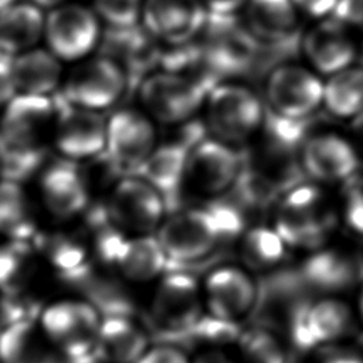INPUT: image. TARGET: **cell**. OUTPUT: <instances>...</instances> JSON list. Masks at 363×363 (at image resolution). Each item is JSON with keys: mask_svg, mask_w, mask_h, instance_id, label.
Here are the masks:
<instances>
[{"mask_svg": "<svg viewBox=\"0 0 363 363\" xmlns=\"http://www.w3.org/2000/svg\"><path fill=\"white\" fill-rule=\"evenodd\" d=\"M242 234L240 213L227 204L179 211L163 220L156 237L169 259L190 262L208 255L221 240Z\"/></svg>", "mask_w": 363, "mask_h": 363, "instance_id": "obj_1", "label": "cell"}, {"mask_svg": "<svg viewBox=\"0 0 363 363\" xmlns=\"http://www.w3.org/2000/svg\"><path fill=\"white\" fill-rule=\"evenodd\" d=\"M332 227L333 216L320 189L301 183L285 193L274 221L288 248L309 251L326 245Z\"/></svg>", "mask_w": 363, "mask_h": 363, "instance_id": "obj_2", "label": "cell"}, {"mask_svg": "<svg viewBox=\"0 0 363 363\" xmlns=\"http://www.w3.org/2000/svg\"><path fill=\"white\" fill-rule=\"evenodd\" d=\"M102 318L89 301L62 299L43 308L37 323L62 357L74 359L95 352Z\"/></svg>", "mask_w": 363, "mask_h": 363, "instance_id": "obj_3", "label": "cell"}, {"mask_svg": "<svg viewBox=\"0 0 363 363\" xmlns=\"http://www.w3.org/2000/svg\"><path fill=\"white\" fill-rule=\"evenodd\" d=\"M210 89L211 86L197 75L167 69L149 74L140 82L139 99L153 121L176 125L191 119Z\"/></svg>", "mask_w": 363, "mask_h": 363, "instance_id": "obj_4", "label": "cell"}, {"mask_svg": "<svg viewBox=\"0 0 363 363\" xmlns=\"http://www.w3.org/2000/svg\"><path fill=\"white\" fill-rule=\"evenodd\" d=\"M207 126L225 143L248 140L265 118V105L248 86L218 82L207 94Z\"/></svg>", "mask_w": 363, "mask_h": 363, "instance_id": "obj_5", "label": "cell"}, {"mask_svg": "<svg viewBox=\"0 0 363 363\" xmlns=\"http://www.w3.org/2000/svg\"><path fill=\"white\" fill-rule=\"evenodd\" d=\"M109 221L128 235L156 234L164 220V196L142 176H126L112 187L105 204Z\"/></svg>", "mask_w": 363, "mask_h": 363, "instance_id": "obj_6", "label": "cell"}, {"mask_svg": "<svg viewBox=\"0 0 363 363\" xmlns=\"http://www.w3.org/2000/svg\"><path fill=\"white\" fill-rule=\"evenodd\" d=\"M99 17L82 4L64 3L45 13L44 41L61 61L88 58L101 37Z\"/></svg>", "mask_w": 363, "mask_h": 363, "instance_id": "obj_7", "label": "cell"}, {"mask_svg": "<svg viewBox=\"0 0 363 363\" xmlns=\"http://www.w3.org/2000/svg\"><path fill=\"white\" fill-rule=\"evenodd\" d=\"M62 86L71 105L101 112L123 95L126 74L112 58L88 57L75 62Z\"/></svg>", "mask_w": 363, "mask_h": 363, "instance_id": "obj_8", "label": "cell"}, {"mask_svg": "<svg viewBox=\"0 0 363 363\" xmlns=\"http://www.w3.org/2000/svg\"><path fill=\"white\" fill-rule=\"evenodd\" d=\"M244 164V153L220 139L203 138L189 152L184 183L199 194L218 196L234 187Z\"/></svg>", "mask_w": 363, "mask_h": 363, "instance_id": "obj_9", "label": "cell"}, {"mask_svg": "<svg viewBox=\"0 0 363 363\" xmlns=\"http://www.w3.org/2000/svg\"><path fill=\"white\" fill-rule=\"evenodd\" d=\"M55 118L48 96L17 92L3 105L0 116L1 139L16 152L34 150L47 138H51Z\"/></svg>", "mask_w": 363, "mask_h": 363, "instance_id": "obj_10", "label": "cell"}, {"mask_svg": "<svg viewBox=\"0 0 363 363\" xmlns=\"http://www.w3.org/2000/svg\"><path fill=\"white\" fill-rule=\"evenodd\" d=\"M204 311L201 284L187 272H170L157 281L150 299V318L166 332L194 326Z\"/></svg>", "mask_w": 363, "mask_h": 363, "instance_id": "obj_11", "label": "cell"}, {"mask_svg": "<svg viewBox=\"0 0 363 363\" xmlns=\"http://www.w3.org/2000/svg\"><path fill=\"white\" fill-rule=\"evenodd\" d=\"M265 96V106L274 113L289 119H306L323 104V84L303 67L281 64L267 77Z\"/></svg>", "mask_w": 363, "mask_h": 363, "instance_id": "obj_12", "label": "cell"}, {"mask_svg": "<svg viewBox=\"0 0 363 363\" xmlns=\"http://www.w3.org/2000/svg\"><path fill=\"white\" fill-rule=\"evenodd\" d=\"M204 311L211 318L234 323L254 306L257 286L247 268L221 265L210 271L201 282Z\"/></svg>", "mask_w": 363, "mask_h": 363, "instance_id": "obj_13", "label": "cell"}, {"mask_svg": "<svg viewBox=\"0 0 363 363\" xmlns=\"http://www.w3.org/2000/svg\"><path fill=\"white\" fill-rule=\"evenodd\" d=\"M208 11L201 0H143L140 21L159 41L183 45L206 27Z\"/></svg>", "mask_w": 363, "mask_h": 363, "instance_id": "obj_14", "label": "cell"}, {"mask_svg": "<svg viewBox=\"0 0 363 363\" xmlns=\"http://www.w3.org/2000/svg\"><path fill=\"white\" fill-rule=\"evenodd\" d=\"M155 147L156 130L146 112L126 108L108 118L105 153L115 164L138 172Z\"/></svg>", "mask_w": 363, "mask_h": 363, "instance_id": "obj_15", "label": "cell"}, {"mask_svg": "<svg viewBox=\"0 0 363 363\" xmlns=\"http://www.w3.org/2000/svg\"><path fill=\"white\" fill-rule=\"evenodd\" d=\"M106 121L99 111L71 105L57 115L51 140L69 162L92 159L105 152Z\"/></svg>", "mask_w": 363, "mask_h": 363, "instance_id": "obj_16", "label": "cell"}, {"mask_svg": "<svg viewBox=\"0 0 363 363\" xmlns=\"http://www.w3.org/2000/svg\"><path fill=\"white\" fill-rule=\"evenodd\" d=\"M352 325L350 306L339 298L325 296L298 312L292 323V337L302 349L329 346L346 336Z\"/></svg>", "mask_w": 363, "mask_h": 363, "instance_id": "obj_17", "label": "cell"}, {"mask_svg": "<svg viewBox=\"0 0 363 363\" xmlns=\"http://www.w3.org/2000/svg\"><path fill=\"white\" fill-rule=\"evenodd\" d=\"M301 166L306 174L322 182L353 177L359 167L357 149L336 133H316L301 146Z\"/></svg>", "mask_w": 363, "mask_h": 363, "instance_id": "obj_18", "label": "cell"}, {"mask_svg": "<svg viewBox=\"0 0 363 363\" xmlns=\"http://www.w3.org/2000/svg\"><path fill=\"white\" fill-rule=\"evenodd\" d=\"M44 208L58 220H71L85 211L89 203L88 184L75 166L55 163L44 169L38 180Z\"/></svg>", "mask_w": 363, "mask_h": 363, "instance_id": "obj_19", "label": "cell"}, {"mask_svg": "<svg viewBox=\"0 0 363 363\" xmlns=\"http://www.w3.org/2000/svg\"><path fill=\"white\" fill-rule=\"evenodd\" d=\"M203 138L204 126L200 122H190L186 125L180 140L155 147L150 156L138 169L139 176L152 183L163 196L176 194L184 183L189 152Z\"/></svg>", "mask_w": 363, "mask_h": 363, "instance_id": "obj_20", "label": "cell"}, {"mask_svg": "<svg viewBox=\"0 0 363 363\" xmlns=\"http://www.w3.org/2000/svg\"><path fill=\"white\" fill-rule=\"evenodd\" d=\"M292 0H248L245 27L264 45L292 50L298 38V14Z\"/></svg>", "mask_w": 363, "mask_h": 363, "instance_id": "obj_21", "label": "cell"}, {"mask_svg": "<svg viewBox=\"0 0 363 363\" xmlns=\"http://www.w3.org/2000/svg\"><path fill=\"white\" fill-rule=\"evenodd\" d=\"M302 50L309 62L328 75L350 67L356 58V45L346 26L333 18L309 30L302 40Z\"/></svg>", "mask_w": 363, "mask_h": 363, "instance_id": "obj_22", "label": "cell"}, {"mask_svg": "<svg viewBox=\"0 0 363 363\" xmlns=\"http://www.w3.org/2000/svg\"><path fill=\"white\" fill-rule=\"evenodd\" d=\"M149 349L145 330L128 315H105L95 354L102 363H136Z\"/></svg>", "mask_w": 363, "mask_h": 363, "instance_id": "obj_23", "label": "cell"}, {"mask_svg": "<svg viewBox=\"0 0 363 363\" xmlns=\"http://www.w3.org/2000/svg\"><path fill=\"white\" fill-rule=\"evenodd\" d=\"M169 258L156 234L126 235L118 248L113 265L119 275L135 284L159 279Z\"/></svg>", "mask_w": 363, "mask_h": 363, "instance_id": "obj_24", "label": "cell"}, {"mask_svg": "<svg viewBox=\"0 0 363 363\" xmlns=\"http://www.w3.org/2000/svg\"><path fill=\"white\" fill-rule=\"evenodd\" d=\"M0 363H64L35 320L16 322L0 332Z\"/></svg>", "mask_w": 363, "mask_h": 363, "instance_id": "obj_25", "label": "cell"}, {"mask_svg": "<svg viewBox=\"0 0 363 363\" xmlns=\"http://www.w3.org/2000/svg\"><path fill=\"white\" fill-rule=\"evenodd\" d=\"M13 77L20 94L48 96L62 81V61L47 47L14 55Z\"/></svg>", "mask_w": 363, "mask_h": 363, "instance_id": "obj_26", "label": "cell"}, {"mask_svg": "<svg viewBox=\"0 0 363 363\" xmlns=\"http://www.w3.org/2000/svg\"><path fill=\"white\" fill-rule=\"evenodd\" d=\"M45 14L41 7L28 3H17L0 11V50L17 55L37 47L44 38Z\"/></svg>", "mask_w": 363, "mask_h": 363, "instance_id": "obj_27", "label": "cell"}, {"mask_svg": "<svg viewBox=\"0 0 363 363\" xmlns=\"http://www.w3.org/2000/svg\"><path fill=\"white\" fill-rule=\"evenodd\" d=\"M41 257L64 279H85L92 267V257L81 238L68 234L41 237L37 245Z\"/></svg>", "mask_w": 363, "mask_h": 363, "instance_id": "obj_28", "label": "cell"}, {"mask_svg": "<svg viewBox=\"0 0 363 363\" xmlns=\"http://www.w3.org/2000/svg\"><path fill=\"white\" fill-rule=\"evenodd\" d=\"M37 233L31 200L13 179L0 180V235L7 240L30 241Z\"/></svg>", "mask_w": 363, "mask_h": 363, "instance_id": "obj_29", "label": "cell"}, {"mask_svg": "<svg viewBox=\"0 0 363 363\" xmlns=\"http://www.w3.org/2000/svg\"><path fill=\"white\" fill-rule=\"evenodd\" d=\"M303 274L306 279L316 288L328 292H335L346 288L354 279L353 259L337 248L323 245L305 261Z\"/></svg>", "mask_w": 363, "mask_h": 363, "instance_id": "obj_30", "label": "cell"}, {"mask_svg": "<svg viewBox=\"0 0 363 363\" xmlns=\"http://www.w3.org/2000/svg\"><path fill=\"white\" fill-rule=\"evenodd\" d=\"M35 274L37 255L30 241L7 240L0 245V294H27Z\"/></svg>", "mask_w": 363, "mask_h": 363, "instance_id": "obj_31", "label": "cell"}, {"mask_svg": "<svg viewBox=\"0 0 363 363\" xmlns=\"http://www.w3.org/2000/svg\"><path fill=\"white\" fill-rule=\"evenodd\" d=\"M323 104L337 118H354L363 112V67H347L323 84Z\"/></svg>", "mask_w": 363, "mask_h": 363, "instance_id": "obj_32", "label": "cell"}, {"mask_svg": "<svg viewBox=\"0 0 363 363\" xmlns=\"http://www.w3.org/2000/svg\"><path fill=\"white\" fill-rule=\"evenodd\" d=\"M288 245L272 227L255 225L242 231L240 255L247 269L267 271L278 265L285 257Z\"/></svg>", "mask_w": 363, "mask_h": 363, "instance_id": "obj_33", "label": "cell"}, {"mask_svg": "<svg viewBox=\"0 0 363 363\" xmlns=\"http://www.w3.org/2000/svg\"><path fill=\"white\" fill-rule=\"evenodd\" d=\"M241 363H285L279 339L265 329H250L240 336Z\"/></svg>", "mask_w": 363, "mask_h": 363, "instance_id": "obj_34", "label": "cell"}, {"mask_svg": "<svg viewBox=\"0 0 363 363\" xmlns=\"http://www.w3.org/2000/svg\"><path fill=\"white\" fill-rule=\"evenodd\" d=\"M143 0H92L99 20L116 30H128L140 21Z\"/></svg>", "mask_w": 363, "mask_h": 363, "instance_id": "obj_35", "label": "cell"}, {"mask_svg": "<svg viewBox=\"0 0 363 363\" xmlns=\"http://www.w3.org/2000/svg\"><path fill=\"white\" fill-rule=\"evenodd\" d=\"M343 218L352 231L363 235V179H352L346 190Z\"/></svg>", "mask_w": 363, "mask_h": 363, "instance_id": "obj_36", "label": "cell"}, {"mask_svg": "<svg viewBox=\"0 0 363 363\" xmlns=\"http://www.w3.org/2000/svg\"><path fill=\"white\" fill-rule=\"evenodd\" d=\"M330 14L343 26H363V0H337Z\"/></svg>", "mask_w": 363, "mask_h": 363, "instance_id": "obj_37", "label": "cell"}, {"mask_svg": "<svg viewBox=\"0 0 363 363\" xmlns=\"http://www.w3.org/2000/svg\"><path fill=\"white\" fill-rule=\"evenodd\" d=\"M136 363H191V360L177 347L155 346L149 347Z\"/></svg>", "mask_w": 363, "mask_h": 363, "instance_id": "obj_38", "label": "cell"}, {"mask_svg": "<svg viewBox=\"0 0 363 363\" xmlns=\"http://www.w3.org/2000/svg\"><path fill=\"white\" fill-rule=\"evenodd\" d=\"M14 55L0 50V105H4L17 94L13 77Z\"/></svg>", "mask_w": 363, "mask_h": 363, "instance_id": "obj_39", "label": "cell"}, {"mask_svg": "<svg viewBox=\"0 0 363 363\" xmlns=\"http://www.w3.org/2000/svg\"><path fill=\"white\" fill-rule=\"evenodd\" d=\"M295 6L313 17H323L330 14L337 0H292Z\"/></svg>", "mask_w": 363, "mask_h": 363, "instance_id": "obj_40", "label": "cell"}, {"mask_svg": "<svg viewBox=\"0 0 363 363\" xmlns=\"http://www.w3.org/2000/svg\"><path fill=\"white\" fill-rule=\"evenodd\" d=\"M211 14L230 16L234 14L240 7L245 6L248 0H201Z\"/></svg>", "mask_w": 363, "mask_h": 363, "instance_id": "obj_41", "label": "cell"}, {"mask_svg": "<svg viewBox=\"0 0 363 363\" xmlns=\"http://www.w3.org/2000/svg\"><path fill=\"white\" fill-rule=\"evenodd\" d=\"M320 363H363V356L352 349H333L323 354Z\"/></svg>", "mask_w": 363, "mask_h": 363, "instance_id": "obj_42", "label": "cell"}, {"mask_svg": "<svg viewBox=\"0 0 363 363\" xmlns=\"http://www.w3.org/2000/svg\"><path fill=\"white\" fill-rule=\"evenodd\" d=\"M191 363H234L225 353L220 350H206L191 360Z\"/></svg>", "mask_w": 363, "mask_h": 363, "instance_id": "obj_43", "label": "cell"}, {"mask_svg": "<svg viewBox=\"0 0 363 363\" xmlns=\"http://www.w3.org/2000/svg\"><path fill=\"white\" fill-rule=\"evenodd\" d=\"M350 130L354 139V147H357V153L363 155V112L356 115L352 121Z\"/></svg>", "mask_w": 363, "mask_h": 363, "instance_id": "obj_44", "label": "cell"}, {"mask_svg": "<svg viewBox=\"0 0 363 363\" xmlns=\"http://www.w3.org/2000/svg\"><path fill=\"white\" fill-rule=\"evenodd\" d=\"M30 1H33L34 4H37L38 7H41L43 10H47V11L54 7L61 6L64 3H68V0H30Z\"/></svg>", "mask_w": 363, "mask_h": 363, "instance_id": "obj_45", "label": "cell"}, {"mask_svg": "<svg viewBox=\"0 0 363 363\" xmlns=\"http://www.w3.org/2000/svg\"><path fill=\"white\" fill-rule=\"evenodd\" d=\"M357 313H359V318L360 320L363 322V286L359 292V299H357Z\"/></svg>", "mask_w": 363, "mask_h": 363, "instance_id": "obj_46", "label": "cell"}, {"mask_svg": "<svg viewBox=\"0 0 363 363\" xmlns=\"http://www.w3.org/2000/svg\"><path fill=\"white\" fill-rule=\"evenodd\" d=\"M16 0H0V11L4 9V7H7V6H10V4H13Z\"/></svg>", "mask_w": 363, "mask_h": 363, "instance_id": "obj_47", "label": "cell"}]
</instances>
